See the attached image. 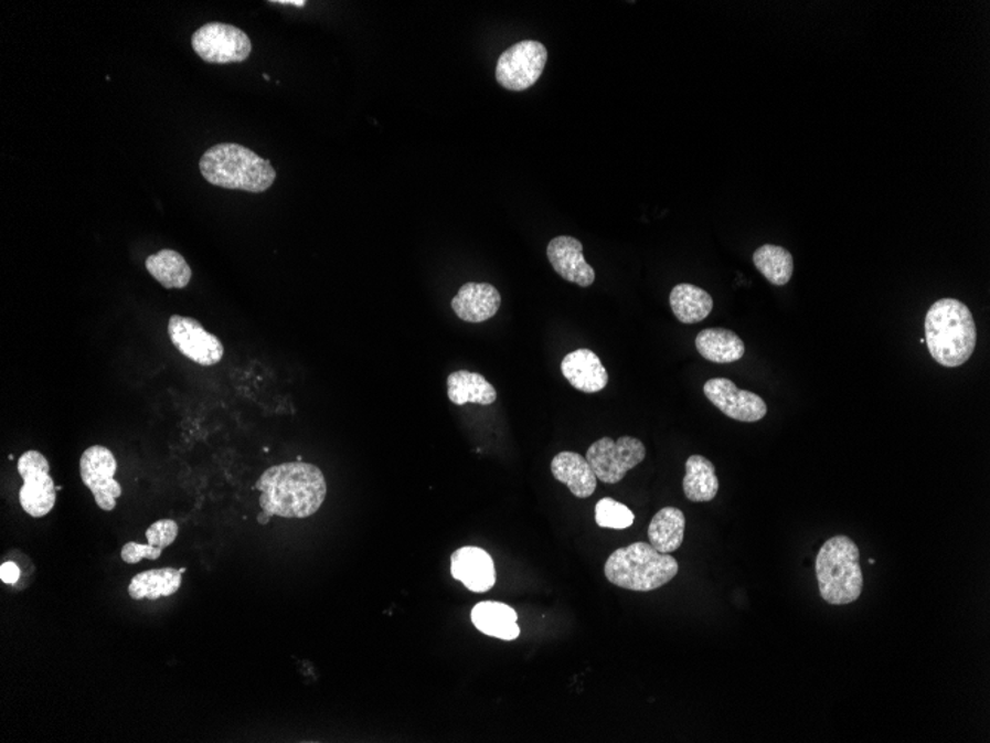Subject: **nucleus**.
<instances>
[{"label": "nucleus", "instance_id": "a878e982", "mask_svg": "<svg viewBox=\"0 0 990 743\" xmlns=\"http://www.w3.org/2000/svg\"><path fill=\"white\" fill-rule=\"evenodd\" d=\"M754 265L773 285H786L792 279L794 257L780 245L765 244L754 254Z\"/></svg>", "mask_w": 990, "mask_h": 743}, {"label": "nucleus", "instance_id": "b1692460", "mask_svg": "<svg viewBox=\"0 0 990 743\" xmlns=\"http://www.w3.org/2000/svg\"><path fill=\"white\" fill-rule=\"evenodd\" d=\"M669 300L674 317L686 326L702 322L713 309L711 294L693 284L677 285L670 293Z\"/></svg>", "mask_w": 990, "mask_h": 743}, {"label": "nucleus", "instance_id": "4468645a", "mask_svg": "<svg viewBox=\"0 0 990 743\" xmlns=\"http://www.w3.org/2000/svg\"><path fill=\"white\" fill-rule=\"evenodd\" d=\"M451 574L472 592H487L496 585V565L481 548L466 546L454 552Z\"/></svg>", "mask_w": 990, "mask_h": 743}, {"label": "nucleus", "instance_id": "7ed1b4c3", "mask_svg": "<svg viewBox=\"0 0 990 743\" xmlns=\"http://www.w3.org/2000/svg\"><path fill=\"white\" fill-rule=\"evenodd\" d=\"M199 168L207 183L251 193L266 192L276 180L275 168L267 159L235 142L210 147Z\"/></svg>", "mask_w": 990, "mask_h": 743}, {"label": "nucleus", "instance_id": "5701e85b", "mask_svg": "<svg viewBox=\"0 0 990 743\" xmlns=\"http://www.w3.org/2000/svg\"><path fill=\"white\" fill-rule=\"evenodd\" d=\"M684 492L685 498L694 503L711 502L720 491V479L716 477L715 465L706 457L694 455L685 464Z\"/></svg>", "mask_w": 990, "mask_h": 743}, {"label": "nucleus", "instance_id": "f8f14e48", "mask_svg": "<svg viewBox=\"0 0 990 743\" xmlns=\"http://www.w3.org/2000/svg\"><path fill=\"white\" fill-rule=\"evenodd\" d=\"M704 395L725 416L737 422L755 423L767 416L765 401L754 392L742 391L728 379L707 380Z\"/></svg>", "mask_w": 990, "mask_h": 743}, {"label": "nucleus", "instance_id": "f257e3e1", "mask_svg": "<svg viewBox=\"0 0 990 743\" xmlns=\"http://www.w3.org/2000/svg\"><path fill=\"white\" fill-rule=\"evenodd\" d=\"M259 507L269 516L309 518L327 498V481L318 466L292 461L272 466L259 477Z\"/></svg>", "mask_w": 990, "mask_h": 743}, {"label": "nucleus", "instance_id": "6ab92c4d", "mask_svg": "<svg viewBox=\"0 0 990 743\" xmlns=\"http://www.w3.org/2000/svg\"><path fill=\"white\" fill-rule=\"evenodd\" d=\"M695 348L704 360L715 364H732L745 357L746 348L741 337L725 328H706L695 337Z\"/></svg>", "mask_w": 990, "mask_h": 743}, {"label": "nucleus", "instance_id": "423d86ee", "mask_svg": "<svg viewBox=\"0 0 990 743\" xmlns=\"http://www.w3.org/2000/svg\"><path fill=\"white\" fill-rule=\"evenodd\" d=\"M646 456V445L632 436H620L617 441L605 436L590 445L586 459L599 481L617 484L642 464Z\"/></svg>", "mask_w": 990, "mask_h": 743}, {"label": "nucleus", "instance_id": "ddd939ff", "mask_svg": "<svg viewBox=\"0 0 990 743\" xmlns=\"http://www.w3.org/2000/svg\"><path fill=\"white\" fill-rule=\"evenodd\" d=\"M547 258L562 279L587 288L595 283L594 267L583 256V244L576 237H553L547 245Z\"/></svg>", "mask_w": 990, "mask_h": 743}, {"label": "nucleus", "instance_id": "2eb2a0df", "mask_svg": "<svg viewBox=\"0 0 990 743\" xmlns=\"http://www.w3.org/2000/svg\"><path fill=\"white\" fill-rule=\"evenodd\" d=\"M501 306L499 289L491 284L469 283L458 289L451 301L454 314L466 322H483L496 317Z\"/></svg>", "mask_w": 990, "mask_h": 743}, {"label": "nucleus", "instance_id": "20e7f679", "mask_svg": "<svg viewBox=\"0 0 990 743\" xmlns=\"http://www.w3.org/2000/svg\"><path fill=\"white\" fill-rule=\"evenodd\" d=\"M821 598L832 606L858 602L863 592L858 544L847 535L826 540L816 559Z\"/></svg>", "mask_w": 990, "mask_h": 743}, {"label": "nucleus", "instance_id": "a211bd4d", "mask_svg": "<svg viewBox=\"0 0 990 743\" xmlns=\"http://www.w3.org/2000/svg\"><path fill=\"white\" fill-rule=\"evenodd\" d=\"M475 628L481 630L488 637L513 641L521 634L518 625V615L508 604L483 602L477 604L472 611Z\"/></svg>", "mask_w": 990, "mask_h": 743}, {"label": "nucleus", "instance_id": "7c9ffc66", "mask_svg": "<svg viewBox=\"0 0 990 743\" xmlns=\"http://www.w3.org/2000/svg\"><path fill=\"white\" fill-rule=\"evenodd\" d=\"M274 3H280V6H291V7H306V0H274Z\"/></svg>", "mask_w": 990, "mask_h": 743}, {"label": "nucleus", "instance_id": "2f4dec72", "mask_svg": "<svg viewBox=\"0 0 990 743\" xmlns=\"http://www.w3.org/2000/svg\"><path fill=\"white\" fill-rule=\"evenodd\" d=\"M270 518L272 516H269V513L263 511V513H259L258 516V522H262V524H267V522L270 521Z\"/></svg>", "mask_w": 990, "mask_h": 743}, {"label": "nucleus", "instance_id": "39448f33", "mask_svg": "<svg viewBox=\"0 0 990 743\" xmlns=\"http://www.w3.org/2000/svg\"><path fill=\"white\" fill-rule=\"evenodd\" d=\"M680 565L670 554H661L650 543L637 542L614 551L605 563V576L622 590L650 592L672 581Z\"/></svg>", "mask_w": 990, "mask_h": 743}, {"label": "nucleus", "instance_id": "bb28decb", "mask_svg": "<svg viewBox=\"0 0 990 743\" xmlns=\"http://www.w3.org/2000/svg\"><path fill=\"white\" fill-rule=\"evenodd\" d=\"M595 520L603 529L625 530L632 527L635 516L626 505L605 498L596 503Z\"/></svg>", "mask_w": 990, "mask_h": 743}, {"label": "nucleus", "instance_id": "0eeeda50", "mask_svg": "<svg viewBox=\"0 0 990 743\" xmlns=\"http://www.w3.org/2000/svg\"><path fill=\"white\" fill-rule=\"evenodd\" d=\"M547 63V50L542 42L514 43L497 62V82L509 91H525L540 79Z\"/></svg>", "mask_w": 990, "mask_h": 743}, {"label": "nucleus", "instance_id": "c756f323", "mask_svg": "<svg viewBox=\"0 0 990 743\" xmlns=\"http://www.w3.org/2000/svg\"><path fill=\"white\" fill-rule=\"evenodd\" d=\"M20 567L12 561H7V563L2 564L0 567V581L7 583V585H15L20 579Z\"/></svg>", "mask_w": 990, "mask_h": 743}, {"label": "nucleus", "instance_id": "dca6fc26", "mask_svg": "<svg viewBox=\"0 0 990 743\" xmlns=\"http://www.w3.org/2000/svg\"><path fill=\"white\" fill-rule=\"evenodd\" d=\"M561 370L571 386L577 391L596 393L607 388V370L590 349H577L568 353L562 361Z\"/></svg>", "mask_w": 990, "mask_h": 743}, {"label": "nucleus", "instance_id": "9d476101", "mask_svg": "<svg viewBox=\"0 0 990 743\" xmlns=\"http://www.w3.org/2000/svg\"><path fill=\"white\" fill-rule=\"evenodd\" d=\"M82 482L93 491L95 503L103 511H114L116 500L123 496V487L116 481L118 461L104 445L86 448L79 461Z\"/></svg>", "mask_w": 990, "mask_h": 743}, {"label": "nucleus", "instance_id": "f3484780", "mask_svg": "<svg viewBox=\"0 0 990 743\" xmlns=\"http://www.w3.org/2000/svg\"><path fill=\"white\" fill-rule=\"evenodd\" d=\"M551 469L553 477L565 484L576 498L586 499L594 495L598 478L586 457L578 453L562 452L553 457Z\"/></svg>", "mask_w": 990, "mask_h": 743}, {"label": "nucleus", "instance_id": "9b49d317", "mask_svg": "<svg viewBox=\"0 0 990 743\" xmlns=\"http://www.w3.org/2000/svg\"><path fill=\"white\" fill-rule=\"evenodd\" d=\"M168 335L177 351L199 365L211 367L223 360L222 341L207 332L196 319L174 315L168 322Z\"/></svg>", "mask_w": 990, "mask_h": 743}, {"label": "nucleus", "instance_id": "393cba45", "mask_svg": "<svg viewBox=\"0 0 990 743\" xmlns=\"http://www.w3.org/2000/svg\"><path fill=\"white\" fill-rule=\"evenodd\" d=\"M146 269L151 278L158 280L167 289L185 288L192 280V269L184 257L174 250H162V252L147 257Z\"/></svg>", "mask_w": 990, "mask_h": 743}, {"label": "nucleus", "instance_id": "f03ea898", "mask_svg": "<svg viewBox=\"0 0 990 743\" xmlns=\"http://www.w3.org/2000/svg\"><path fill=\"white\" fill-rule=\"evenodd\" d=\"M925 344L937 364L957 369L975 353L977 327L970 309L957 299L934 301L925 317Z\"/></svg>", "mask_w": 990, "mask_h": 743}, {"label": "nucleus", "instance_id": "1a4fd4ad", "mask_svg": "<svg viewBox=\"0 0 990 743\" xmlns=\"http://www.w3.org/2000/svg\"><path fill=\"white\" fill-rule=\"evenodd\" d=\"M19 474L24 481L20 488L21 508L33 518L47 516L57 502V487L46 457L36 450L25 452L19 460Z\"/></svg>", "mask_w": 990, "mask_h": 743}, {"label": "nucleus", "instance_id": "6e6552de", "mask_svg": "<svg viewBox=\"0 0 990 743\" xmlns=\"http://www.w3.org/2000/svg\"><path fill=\"white\" fill-rule=\"evenodd\" d=\"M194 53L211 64H235L245 62L253 51L248 34L235 25L207 23L192 36Z\"/></svg>", "mask_w": 990, "mask_h": 743}, {"label": "nucleus", "instance_id": "c85d7f7f", "mask_svg": "<svg viewBox=\"0 0 990 743\" xmlns=\"http://www.w3.org/2000/svg\"><path fill=\"white\" fill-rule=\"evenodd\" d=\"M161 548L151 546V544H142L138 542H128L120 551L124 563L138 564L141 560L155 561L161 559Z\"/></svg>", "mask_w": 990, "mask_h": 743}, {"label": "nucleus", "instance_id": "aec40b11", "mask_svg": "<svg viewBox=\"0 0 990 743\" xmlns=\"http://www.w3.org/2000/svg\"><path fill=\"white\" fill-rule=\"evenodd\" d=\"M181 582H183V573L180 570L172 567L147 570L131 579L128 594L137 602H141V599L156 602V599L171 597L179 592Z\"/></svg>", "mask_w": 990, "mask_h": 743}, {"label": "nucleus", "instance_id": "cd10ccee", "mask_svg": "<svg viewBox=\"0 0 990 743\" xmlns=\"http://www.w3.org/2000/svg\"><path fill=\"white\" fill-rule=\"evenodd\" d=\"M179 535V526L174 520H159L153 522L146 531L147 543L151 546L166 548L171 546Z\"/></svg>", "mask_w": 990, "mask_h": 743}, {"label": "nucleus", "instance_id": "412c9836", "mask_svg": "<svg viewBox=\"0 0 990 743\" xmlns=\"http://www.w3.org/2000/svg\"><path fill=\"white\" fill-rule=\"evenodd\" d=\"M685 524V516L681 509L673 507L661 509L648 527L651 546L661 554H672L680 550L684 542Z\"/></svg>", "mask_w": 990, "mask_h": 743}, {"label": "nucleus", "instance_id": "4be33fe9", "mask_svg": "<svg viewBox=\"0 0 990 743\" xmlns=\"http://www.w3.org/2000/svg\"><path fill=\"white\" fill-rule=\"evenodd\" d=\"M448 399L456 405L496 403L494 386L483 375L470 371H456L448 375Z\"/></svg>", "mask_w": 990, "mask_h": 743}]
</instances>
